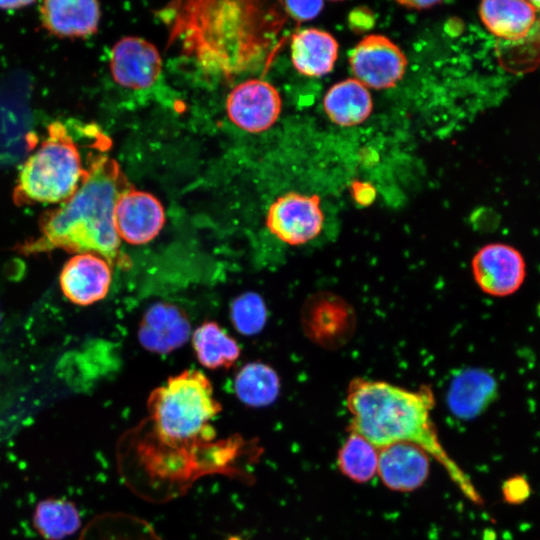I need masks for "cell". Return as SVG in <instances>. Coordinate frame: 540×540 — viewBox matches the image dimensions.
I'll return each instance as SVG.
<instances>
[{
	"label": "cell",
	"mask_w": 540,
	"mask_h": 540,
	"mask_svg": "<svg viewBox=\"0 0 540 540\" xmlns=\"http://www.w3.org/2000/svg\"><path fill=\"white\" fill-rule=\"evenodd\" d=\"M284 9L264 1L189 0L160 16L169 42L204 72L229 80L258 66L284 23Z\"/></svg>",
	"instance_id": "6da1fadb"
},
{
	"label": "cell",
	"mask_w": 540,
	"mask_h": 540,
	"mask_svg": "<svg viewBox=\"0 0 540 540\" xmlns=\"http://www.w3.org/2000/svg\"><path fill=\"white\" fill-rule=\"evenodd\" d=\"M287 16L297 21L314 19L323 9V1H285L282 3Z\"/></svg>",
	"instance_id": "83f0119b"
},
{
	"label": "cell",
	"mask_w": 540,
	"mask_h": 540,
	"mask_svg": "<svg viewBox=\"0 0 540 540\" xmlns=\"http://www.w3.org/2000/svg\"><path fill=\"white\" fill-rule=\"evenodd\" d=\"M349 63L355 79L367 88L381 90L395 86L402 79L407 59L389 38L371 34L353 48Z\"/></svg>",
	"instance_id": "52a82bcc"
},
{
	"label": "cell",
	"mask_w": 540,
	"mask_h": 540,
	"mask_svg": "<svg viewBox=\"0 0 540 540\" xmlns=\"http://www.w3.org/2000/svg\"><path fill=\"white\" fill-rule=\"evenodd\" d=\"M30 1H9V2H0L1 9H17L26 5H30Z\"/></svg>",
	"instance_id": "4dcf8cb0"
},
{
	"label": "cell",
	"mask_w": 540,
	"mask_h": 540,
	"mask_svg": "<svg viewBox=\"0 0 540 540\" xmlns=\"http://www.w3.org/2000/svg\"><path fill=\"white\" fill-rule=\"evenodd\" d=\"M88 171L64 124L53 122L48 137L24 163L14 199L18 204L63 203L78 190Z\"/></svg>",
	"instance_id": "8992f818"
},
{
	"label": "cell",
	"mask_w": 540,
	"mask_h": 540,
	"mask_svg": "<svg viewBox=\"0 0 540 540\" xmlns=\"http://www.w3.org/2000/svg\"><path fill=\"white\" fill-rule=\"evenodd\" d=\"M164 223V208L154 195L130 186L118 197L114 225L119 239L133 245L148 243Z\"/></svg>",
	"instance_id": "7c38bea8"
},
{
	"label": "cell",
	"mask_w": 540,
	"mask_h": 540,
	"mask_svg": "<svg viewBox=\"0 0 540 540\" xmlns=\"http://www.w3.org/2000/svg\"><path fill=\"white\" fill-rule=\"evenodd\" d=\"M192 344L200 364L211 370L231 367L241 354L236 340L214 321L202 323L193 332Z\"/></svg>",
	"instance_id": "7402d4cb"
},
{
	"label": "cell",
	"mask_w": 540,
	"mask_h": 540,
	"mask_svg": "<svg viewBox=\"0 0 540 540\" xmlns=\"http://www.w3.org/2000/svg\"><path fill=\"white\" fill-rule=\"evenodd\" d=\"M119 164L107 155L97 156L78 190L46 213L41 237L28 245L30 252L62 248L70 252H93L111 265L128 266L120 249L114 225V208L120 194L129 188Z\"/></svg>",
	"instance_id": "277c9868"
},
{
	"label": "cell",
	"mask_w": 540,
	"mask_h": 540,
	"mask_svg": "<svg viewBox=\"0 0 540 540\" xmlns=\"http://www.w3.org/2000/svg\"><path fill=\"white\" fill-rule=\"evenodd\" d=\"M337 464L349 479L368 482L377 473L378 449L361 435L350 432L338 452Z\"/></svg>",
	"instance_id": "d4e9b609"
},
{
	"label": "cell",
	"mask_w": 540,
	"mask_h": 540,
	"mask_svg": "<svg viewBox=\"0 0 540 540\" xmlns=\"http://www.w3.org/2000/svg\"><path fill=\"white\" fill-rule=\"evenodd\" d=\"M430 456L422 448L398 442L378 449L379 474L384 485L396 491H412L427 479Z\"/></svg>",
	"instance_id": "2e32d148"
},
{
	"label": "cell",
	"mask_w": 540,
	"mask_h": 540,
	"mask_svg": "<svg viewBox=\"0 0 540 540\" xmlns=\"http://www.w3.org/2000/svg\"><path fill=\"white\" fill-rule=\"evenodd\" d=\"M350 432L377 449L405 442L422 448L442 465L451 480L473 502L480 496L470 479L441 444L431 419L435 399L428 386L409 390L386 381L354 378L347 390Z\"/></svg>",
	"instance_id": "3957f363"
},
{
	"label": "cell",
	"mask_w": 540,
	"mask_h": 540,
	"mask_svg": "<svg viewBox=\"0 0 540 540\" xmlns=\"http://www.w3.org/2000/svg\"><path fill=\"white\" fill-rule=\"evenodd\" d=\"M40 13L44 27L59 37L90 36L100 20L99 4L92 0L45 1Z\"/></svg>",
	"instance_id": "ac0fdd59"
},
{
	"label": "cell",
	"mask_w": 540,
	"mask_h": 540,
	"mask_svg": "<svg viewBox=\"0 0 540 540\" xmlns=\"http://www.w3.org/2000/svg\"><path fill=\"white\" fill-rule=\"evenodd\" d=\"M329 119L340 126L364 122L372 112L373 102L368 88L355 78L334 84L323 100Z\"/></svg>",
	"instance_id": "44dd1931"
},
{
	"label": "cell",
	"mask_w": 540,
	"mask_h": 540,
	"mask_svg": "<svg viewBox=\"0 0 540 540\" xmlns=\"http://www.w3.org/2000/svg\"><path fill=\"white\" fill-rule=\"evenodd\" d=\"M262 448L255 439L235 434L226 439L172 445L158 441L140 424L127 431L118 445L120 473L138 496L164 502L183 495L200 477L222 474L246 484Z\"/></svg>",
	"instance_id": "7a4b0ae2"
},
{
	"label": "cell",
	"mask_w": 540,
	"mask_h": 540,
	"mask_svg": "<svg viewBox=\"0 0 540 540\" xmlns=\"http://www.w3.org/2000/svg\"><path fill=\"white\" fill-rule=\"evenodd\" d=\"M324 214L317 195L289 192L270 206L266 225L270 232L289 245H301L319 235Z\"/></svg>",
	"instance_id": "9c48e42d"
},
{
	"label": "cell",
	"mask_w": 540,
	"mask_h": 540,
	"mask_svg": "<svg viewBox=\"0 0 540 540\" xmlns=\"http://www.w3.org/2000/svg\"><path fill=\"white\" fill-rule=\"evenodd\" d=\"M291 59L295 69L309 77L332 71L338 56L337 40L324 30L307 28L291 38Z\"/></svg>",
	"instance_id": "d6986e66"
},
{
	"label": "cell",
	"mask_w": 540,
	"mask_h": 540,
	"mask_svg": "<svg viewBox=\"0 0 540 540\" xmlns=\"http://www.w3.org/2000/svg\"><path fill=\"white\" fill-rule=\"evenodd\" d=\"M32 521L35 530L46 540H63L74 534L81 525L75 504L60 498L40 501L34 510Z\"/></svg>",
	"instance_id": "cb8c5ba5"
},
{
	"label": "cell",
	"mask_w": 540,
	"mask_h": 540,
	"mask_svg": "<svg viewBox=\"0 0 540 540\" xmlns=\"http://www.w3.org/2000/svg\"><path fill=\"white\" fill-rule=\"evenodd\" d=\"M234 390L238 399L249 407L271 405L279 396L280 379L277 372L260 361L245 364L236 374Z\"/></svg>",
	"instance_id": "603a6c76"
},
{
	"label": "cell",
	"mask_w": 540,
	"mask_h": 540,
	"mask_svg": "<svg viewBox=\"0 0 540 540\" xmlns=\"http://www.w3.org/2000/svg\"><path fill=\"white\" fill-rule=\"evenodd\" d=\"M190 333L189 318L183 309L173 303L157 302L144 312L137 335L147 351L167 354L185 344Z\"/></svg>",
	"instance_id": "9a60e30c"
},
{
	"label": "cell",
	"mask_w": 540,
	"mask_h": 540,
	"mask_svg": "<svg viewBox=\"0 0 540 540\" xmlns=\"http://www.w3.org/2000/svg\"><path fill=\"white\" fill-rule=\"evenodd\" d=\"M59 281L64 296L70 302L91 305L103 299L109 291L111 264L93 252L77 253L65 263Z\"/></svg>",
	"instance_id": "5bb4252c"
},
{
	"label": "cell",
	"mask_w": 540,
	"mask_h": 540,
	"mask_svg": "<svg viewBox=\"0 0 540 540\" xmlns=\"http://www.w3.org/2000/svg\"><path fill=\"white\" fill-rule=\"evenodd\" d=\"M229 119L239 128L258 133L269 129L281 111L277 89L261 79H249L237 84L226 101Z\"/></svg>",
	"instance_id": "8fae6325"
},
{
	"label": "cell",
	"mask_w": 540,
	"mask_h": 540,
	"mask_svg": "<svg viewBox=\"0 0 540 540\" xmlns=\"http://www.w3.org/2000/svg\"><path fill=\"white\" fill-rule=\"evenodd\" d=\"M301 321L306 336L327 349L345 344L352 337L356 324L352 306L330 292L311 296L303 306Z\"/></svg>",
	"instance_id": "ba28073f"
},
{
	"label": "cell",
	"mask_w": 540,
	"mask_h": 540,
	"mask_svg": "<svg viewBox=\"0 0 540 540\" xmlns=\"http://www.w3.org/2000/svg\"><path fill=\"white\" fill-rule=\"evenodd\" d=\"M162 60L156 46L128 36L112 48L110 70L113 79L125 88L140 90L152 86L160 76Z\"/></svg>",
	"instance_id": "4fadbf2b"
},
{
	"label": "cell",
	"mask_w": 540,
	"mask_h": 540,
	"mask_svg": "<svg viewBox=\"0 0 540 540\" xmlns=\"http://www.w3.org/2000/svg\"><path fill=\"white\" fill-rule=\"evenodd\" d=\"M481 21L496 37L518 41L528 36L537 20V9L525 1H483L479 7Z\"/></svg>",
	"instance_id": "ffe728a7"
},
{
	"label": "cell",
	"mask_w": 540,
	"mask_h": 540,
	"mask_svg": "<svg viewBox=\"0 0 540 540\" xmlns=\"http://www.w3.org/2000/svg\"><path fill=\"white\" fill-rule=\"evenodd\" d=\"M472 274L478 287L494 297L515 293L526 276V263L514 247L490 243L481 247L471 262Z\"/></svg>",
	"instance_id": "30bf717a"
},
{
	"label": "cell",
	"mask_w": 540,
	"mask_h": 540,
	"mask_svg": "<svg viewBox=\"0 0 540 540\" xmlns=\"http://www.w3.org/2000/svg\"><path fill=\"white\" fill-rule=\"evenodd\" d=\"M400 5H403L407 8H410V9H416V10H421V9H428V8H431L435 5H438L440 4L439 1H399L398 2Z\"/></svg>",
	"instance_id": "f546056e"
},
{
	"label": "cell",
	"mask_w": 540,
	"mask_h": 540,
	"mask_svg": "<svg viewBox=\"0 0 540 540\" xmlns=\"http://www.w3.org/2000/svg\"><path fill=\"white\" fill-rule=\"evenodd\" d=\"M222 407L199 370H184L155 388L147 401L148 417L139 423L152 437L180 445L216 439L212 421Z\"/></svg>",
	"instance_id": "5b68a950"
},
{
	"label": "cell",
	"mask_w": 540,
	"mask_h": 540,
	"mask_svg": "<svg viewBox=\"0 0 540 540\" xmlns=\"http://www.w3.org/2000/svg\"><path fill=\"white\" fill-rule=\"evenodd\" d=\"M498 384L487 370L465 368L452 378L447 404L455 417L469 420L480 415L496 398Z\"/></svg>",
	"instance_id": "e0dca14e"
},
{
	"label": "cell",
	"mask_w": 540,
	"mask_h": 540,
	"mask_svg": "<svg viewBox=\"0 0 540 540\" xmlns=\"http://www.w3.org/2000/svg\"><path fill=\"white\" fill-rule=\"evenodd\" d=\"M97 540H162L145 520L130 514H114L100 521Z\"/></svg>",
	"instance_id": "4316f807"
},
{
	"label": "cell",
	"mask_w": 540,
	"mask_h": 540,
	"mask_svg": "<svg viewBox=\"0 0 540 540\" xmlns=\"http://www.w3.org/2000/svg\"><path fill=\"white\" fill-rule=\"evenodd\" d=\"M230 317L234 328L242 335L258 334L267 320L264 300L255 292L243 293L232 301Z\"/></svg>",
	"instance_id": "484cf974"
},
{
	"label": "cell",
	"mask_w": 540,
	"mask_h": 540,
	"mask_svg": "<svg viewBox=\"0 0 540 540\" xmlns=\"http://www.w3.org/2000/svg\"><path fill=\"white\" fill-rule=\"evenodd\" d=\"M502 490L504 499L509 503H520L529 495L528 482L520 476L505 481Z\"/></svg>",
	"instance_id": "f1b7e54d"
}]
</instances>
